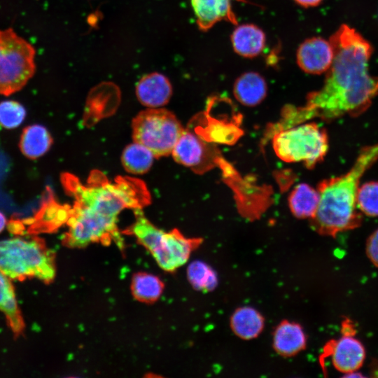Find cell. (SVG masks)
I'll use <instances>...</instances> for the list:
<instances>
[{
    "mask_svg": "<svg viewBox=\"0 0 378 378\" xmlns=\"http://www.w3.org/2000/svg\"><path fill=\"white\" fill-rule=\"evenodd\" d=\"M136 94L144 106L159 108L169 101L172 94V87L165 76L153 72L139 80L136 87Z\"/></svg>",
    "mask_w": 378,
    "mask_h": 378,
    "instance_id": "cell-14",
    "label": "cell"
},
{
    "mask_svg": "<svg viewBox=\"0 0 378 378\" xmlns=\"http://www.w3.org/2000/svg\"><path fill=\"white\" fill-rule=\"evenodd\" d=\"M0 272L10 279L50 282L55 274L53 255L36 237L0 240Z\"/></svg>",
    "mask_w": 378,
    "mask_h": 378,
    "instance_id": "cell-4",
    "label": "cell"
},
{
    "mask_svg": "<svg viewBox=\"0 0 378 378\" xmlns=\"http://www.w3.org/2000/svg\"><path fill=\"white\" fill-rule=\"evenodd\" d=\"M375 375L378 377V370L375 372Z\"/></svg>",
    "mask_w": 378,
    "mask_h": 378,
    "instance_id": "cell-31",
    "label": "cell"
},
{
    "mask_svg": "<svg viewBox=\"0 0 378 378\" xmlns=\"http://www.w3.org/2000/svg\"><path fill=\"white\" fill-rule=\"evenodd\" d=\"M36 50L12 28L0 29V94L21 90L36 71Z\"/></svg>",
    "mask_w": 378,
    "mask_h": 378,
    "instance_id": "cell-5",
    "label": "cell"
},
{
    "mask_svg": "<svg viewBox=\"0 0 378 378\" xmlns=\"http://www.w3.org/2000/svg\"><path fill=\"white\" fill-rule=\"evenodd\" d=\"M232 0H190L197 24L201 31H206L216 23L226 21L237 24L232 10Z\"/></svg>",
    "mask_w": 378,
    "mask_h": 378,
    "instance_id": "cell-13",
    "label": "cell"
},
{
    "mask_svg": "<svg viewBox=\"0 0 378 378\" xmlns=\"http://www.w3.org/2000/svg\"><path fill=\"white\" fill-rule=\"evenodd\" d=\"M296 4L304 8L316 7L318 6L323 0H293Z\"/></svg>",
    "mask_w": 378,
    "mask_h": 378,
    "instance_id": "cell-29",
    "label": "cell"
},
{
    "mask_svg": "<svg viewBox=\"0 0 378 378\" xmlns=\"http://www.w3.org/2000/svg\"><path fill=\"white\" fill-rule=\"evenodd\" d=\"M213 150L199 135L185 130L172 152L174 160L198 173L214 166Z\"/></svg>",
    "mask_w": 378,
    "mask_h": 378,
    "instance_id": "cell-10",
    "label": "cell"
},
{
    "mask_svg": "<svg viewBox=\"0 0 378 378\" xmlns=\"http://www.w3.org/2000/svg\"><path fill=\"white\" fill-rule=\"evenodd\" d=\"M334 59L323 87L309 94L305 106L298 109L301 121L318 118L329 121L358 116L378 96V76L369 73L371 43L355 29L341 25L329 40Z\"/></svg>",
    "mask_w": 378,
    "mask_h": 378,
    "instance_id": "cell-1",
    "label": "cell"
},
{
    "mask_svg": "<svg viewBox=\"0 0 378 378\" xmlns=\"http://www.w3.org/2000/svg\"><path fill=\"white\" fill-rule=\"evenodd\" d=\"M272 146L281 160L302 162L311 169L326 156L328 137L325 129L315 122H308L277 132L272 139Z\"/></svg>",
    "mask_w": 378,
    "mask_h": 378,
    "instance_id": "cell-6",
    "label": "cell"
},
{
    "mask_svg": "<svg viewBox=\"0 0 378 378\" xmlns=\"http://www.w3.org/2000/svg\"><path fill=\"white\" fill-rule=\"evenodd\" d=\"M230 40L234 51L245 58L258 56L266 45L264 31L251 23L237 25L231 34Z\"/></svg>",
    "mask_w": 378,
    "mask_h": 378,
    "instance_id": "cell-15",
    "label": "cell"
},
{
    "mask_svg": "<svg viewBox=\"0 0 378 378\" xmlns=\"http://www.w3.org/2000/svg\"><path fill=\"white\" fill-rule=\"evenodd\" d=\"M319 194L307 183H302L295 187L288 197L289 208L299 218H312L317 209Z\"/></svg>",
    "mask_w": 378,
    "mask_h": 378,
    "instance_id": "cell-21",
    "label": "cell"
},
{
    "mask_svg": "<svg viewBox=\"0 0 378 378\" xmlns=\"http://www.w3.org/2000/svg\"><path fill=\"white\" fill-rule=\"evenodd\" d=\"M118 218L97 213L74 203L67 220L68 232L64 241L71 247H83L97 241L116 239L120 242Z\"/></svg>",
    "mask_w": 378,
    "mask_h": 378,
    "instance_id": "cell-9",
    "label": "cell"
},
{
    "mask_svg": "<svg viewBox=\"0 0 378 378\" xmlns=\"http://www.w3.org/2000/svg\"><path fill=\"white\" fill-rule=\"evenodd\" d=\"M378 160V144L362 148L346 174L322 181L318 185L319 202L311 225L323 235L354 229L362 220L357 211V192L360 180Z\"/></svg>",
    "mask_w": 378,
    "mask_h": 378,
    "instance_id": "cell-2",
    "label": "cell"
},
{
    "mask_svg": "<svg viewBox=\"0 0 378 378\" xmlns=\"http://www.w3.org/2000/svg\"><path fill=\"white\" fill-rule=\"evenodd\" d=\"M163 288L161 280L150 273H137L132 281L133 295L143 302H153L158 300L162 293Z\"/></svg>",
    "mask_w": 378,
    "mask_h": 378,
    "instance_id": "cell-24",
    "label": "cell"
},
{
    "mask_svg": "<svg viewBox=\"0 0 378 378\" xmlns=\"http://www.w3.org/2000/svg\"><path fill=\"white\" fill-rule=\"evenodd\" d=\"M155 155L146 146L134 142L125 147L121 162L125 169L133 174H142L151 167Z\"/></svg>",
    "mask_w": 378,
    "mask_h": 378,
    "instance_id": "cell-23",
    "label": "cell"
},
{
    "mask_svg": "<svg viewBox=\"0 0 378 378\" xmlns=\"http://www.w3.org/2000/svg\"><path fill=\"white\" fill-rule=\"evenodd\" d=\"M52 144L48 130L41 125H31L24 127L20 136L19 148L21 153L31 160L46 154Z\"/></svg>",
    "mask_w": 378,
    "mask_h": 378,
    "instance_id": "cell-18",
    "label": "cell"
},
{
    "mask_svg": "<svg viewBox=\"0 0 378 378\" xmlns=\"http://www.w3.org/2000/svg\"><path fill=\"white\" fill-rule=\"evenodd\" d=\"M334 59V50L330 41L320 36L305 39L296 52V62L304 72L320 75L326 73Z\"/></svg>",
    "mask_w": 378,
    "mask_h": 378,
    "instance_id": "cell-11",
    "label": "cell"
},
{
    "mask_svg": "<svg viewBox=\"0 0 378 378\" xmlns=\"http://www.w3.org/2000/svg\"><path fill=\"white\" fill-rule=\"evenodd\" d=\"M357 206L367 216H378V181L367 182L358 188Z\"/></svg>",
    "mask_w": 378,
    "mask_h": 378,
    "instance_id": "cell-25",
    "label": "cell"
},
{
    "mask_svg": "<svg viewBox=\"0 0 378 378\" xmlns=\"http://www.w3.org/2000/svg\"><path fill=\"white\" fill-rule=\"evenodd\" d=\"M366 251L370 260L378 267V229L369 237L367 241Z\"/></svg>",
    "mask_w": 378,
    "mask_h": 378,
    "instance_id": "cell-28",
    "label": "cell"
},
{
    "mask_svg": "<svg viewBox=\"0 0 378 378\" xmlns=\"http://www.w3.org/2000/svg\"><path fill=\"white\" fill-rule=\"evenodd\" d=\"M134 235L158 265L167 272H174L186 264L191 253L202 241L200 238H187L178 230L164 232L150 221L139 224Z\"/></svg>",
    "mask_w": 378,
    "mask_h": 378,
    "instance_id": "cell-7",
    "label": "cell"
},
{
    "mask_svg": "<svg viewBox=\"0 0 378 378\" xmlns=\"http://www.w3.org/2000/svg\"><path fill=\"white\" fill-rule=\"evenodd\" d=\"M188 277L192 285L198 289L210 290L216 284V276L209 267L200 262L190 264Z\"/></svg>",
    "mask_w": 378,
    "mask_h": 378,
    "instance_id": "cell-27",
    "label": "cell"
},
{
    "mask_svg": "<svg viewBox=\"0 0 378 378\" xmlns=\"http://www.w3.org/2000/svg\"><path fill=\"white\" fill-rule=\"evenodd\" d=\"M328 354L335 368L346 374L356 371L365 357L363 345L350 334H345L330 344Z\"/></svg>",
    "mask_w": 378,
    "mask_h": 378,
    "instance_id": "cell-12",
    "label": "cell"
},
{
    "mask_svg": "<svg viewBox=\"0 0 378 378\" xmlns=\"http://www.w3.org/2000/svg\"><path fill=\"white\" fill-rule=\"evenodd\" d=\"M70 209H66L52 198H48L43 202L34 217L27 219L26 222L30 224L31 231L52 230L67 222Z\"/></svg>",
    "mask_w": 378,
    "mask_h": 378,
    "instance_id": "cell-19",
    "label": "cell"
},
{
    "mask_svg": "<svg viewBox=\"0 0 378 378\" xmlns=\"http://www.w3.org/2000/svg\"><path fill=\"white\" fill-rule=\"evenodd\" d=\"M267 85L265 78L255 71H247L240 75L233 85L236 99L247 106H255L265 98Z\"/></svg>",
    "mask_w": 378,
    "mask_h": 378,
    "instance_id": "cell-16",
    "label": "cell"
},
{
    "mask_svg": "<svg viewBox=\"0 0 378 378\" xmlns=\"http://www.w3.org/2000/svg\"><path fill=\"white\" fill-rule=\"evenodd\" d=\"M134 142L148 148L156 158L172 153L184 129L171 111L149 108L139 112L132 123Z\"/></svg>",
    "mask_w": 378,
    "mask_h": 378,
    "instance_id": "cell-8",
    "label": "cell"
},
{
    "mask_svg": "<svg viewBox=\"0 0 378 378\" xmlns=\"http://www.w3.org/2000/svg\"><path fill=\"white\" fill-rule=\"evenodd\" d=\"M0 311L6 317L15 335H20L24 327V321L15 298L10 278L0 272Z\"/></svg>",
    "mask_w": 378,
    "mask_h": 378,
    "instance_id": "cell-20",
    "label": "cell"
},
{
    "mask_svg": "<svg viewBox=\"0 0 378 378\" xmlns=\"http://www.w3.org/2000/svg\"><path fill=\"white\" fill-rule=\"evenodd\" d=\"M26 111L16 101L7 100L0 102V125L6 129L18 127L24 120Z\"/></svg>",
    "mask_w": 378,
    "mask_h": 378,
    "instance_id": "cell-26",
    "label": "cell"
},
{
    "mask_svg": "<svg viewBox=\"0 0 378 378\" xmlns=\"http://www.w3.org/2000/svg\"><path fill=\"white\" fill-rule=\"evenodd\" d=\"M62 178L76 204L108 217L118 218L124 209H141L150 201L146 186L136 178L119 177L112 183L99 172H94L84 186L69 175Z\"/></svg>",
    "mask_w": 378,
    "mask_h": 378,
    "instance_id": "cell-3",
    "label": "cell"
},
{
    "mask_svg": "<svg viewBox=\"0 0 378 378\" xmlns=\"http://www.w3.org/2000/svg\"><path fill=\"white\" fill-rule=\"evenodd\" d=\"M264 326V319L253 308L245 307L234 312L231 318L233 332L239 337L250 340L256 337Z\"/></svg>",
    "mask_w": 378,
    "mask_h": 378,
    "instance_id": "cell-22",
    "label": "cell"
},
{
    "mask_svg": "<svg viewBox=\"0 0 378 378\" xmlns=\"http://www.w3.org/2000/svg\"><path fill=\"white\" fill-rule=\"evenodd\" d=\"M306 345V337L300 325L289 321L281 322L273 336V346L284 356H294Z\"/></svg>",
    "mask_w": 378,
    "mask_h": 378,
    "instance_id": "cell-17",
    "label": "cell"
},
{
    "mask_svg": "<svg viewBox=\"0 0 378 378\" xmlns=\"http://www.w3.org/2000/svg\"><path fill=\"white\" fill-rule=\"evenodd\" d=\"M7 224L5 216L0 211V233L3 231Z\"/></svg>",
    "mask_w": 378,
    "mask_h": 378,
    "instance_id": "cell-30",
    "label": "cell"
}]
</instances>
